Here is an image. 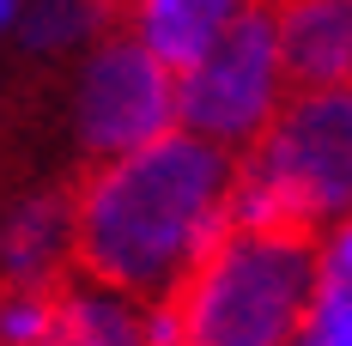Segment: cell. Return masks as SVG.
Wrapping results in <instances>:
<instances>
[{
	"instance_id": "1",
	"label": "cell",
	"mask_w": 352,
	"mask_h": 346,
	"mask_svg": "<svg viewBox=\"0 0 352 346\" xmlns=\"http://www.w3.org/2000/svg\"><path fill=\"white\" fill-rule=\"evenodd\" d=\"M231 195L237 158L182 128L128 158H91L73 176V274L146 316L164 310L231 237Z\"/></svg>"
},
{
	"instance_id": "2",
	"label": "cell",
	"mask_w": 352,
	"mask_h": 346,
	"mask_svg": "<svg viewBox=\"0 0 352 346\" xmlns=\"http://www.w3.org/2000/svg\"><path fill=\"white\" fill-rule=\"evenodd\" d=\"M328 285V243L231 237L188 274L164 316L182 346H292Z\"/></svg>"
},
{
	"instance_id": "3",
	"label": "cell",
	"mask_w": 352,
	"mask_h": 346,
	"mask_svg": "<svg viewBox=\"0 0 352 346\" xmlns=\"http://www.w3.org/2000/svg\"><path fill=\"white\" fill-rule=\"evenodd\" d=\"M280 19H285V0H249L243 19L182 79V134L231 152L237 164L267 140V128L285 109Z\"/></svg>"
},
{
	"instance_id": "4",
	"label": "cell",
	"mask_w": 352,
	"mask_h": 346,
	"mask_svg": "<svg viewBox=\"0 0 352 346\" xmlns=\"http://www.w3.org/2000/svg\"><path fill=\"white\" fill-rule=\"evenodd\" d=\"M182 128V79H176L140 31L98 36V55L79 85V140L91 158H128Z\"/></svg>"
},
{
	"instance_id": "5",
	"label": "cell",
	"mask_w": 352,
	"mask_h": 346,
	"mask_svg": "<svg viewBox=\"0 0 352 346\" xmlns=\"http://www.w3.org/2000/svg\"><path fill=\"white\" fill-rule=\"evenodd\" d=\"M285 104L352 85V0H285L280 19Z\"/></svg>"
},
{
	"instance_id": "6",
	"label": "cell",
	"mask_w": 352,
	"mask_h": 346,
	"mask_svg": "<svg viewBox=\"0 0 352 346\" xmlns=\"http://www.w3.org/2000/svg\"><path fill=\"white\" fill-rule=\"evenodd\" d=\"M243 6L249 0H146L140 6V43L176 79H188L212 55V43L243 19Z\"/></svg>"
}]
</instances>
